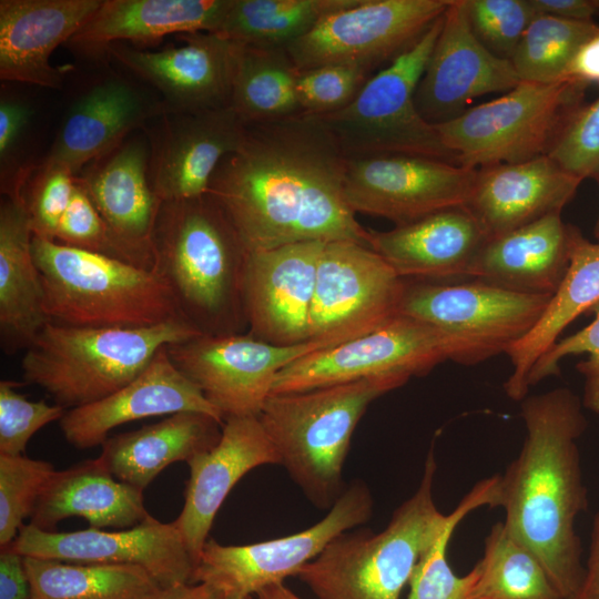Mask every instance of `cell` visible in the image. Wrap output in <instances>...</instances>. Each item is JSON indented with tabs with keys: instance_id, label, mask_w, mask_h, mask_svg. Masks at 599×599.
<instances>
[{
	"instance_id": "obj_24",
	"label": "cell",
	"mask_w": 599,
	"mask_h": 599,
	"mask_svg": "<svg viewBox=\"0 0 599 599\" xmlns=\"http://www.w3.org/2000/svg\"><path fill=\"white\" fill-rule=\"evenodd\" d=\"M187 465L184 505L173 522L196 566L213 520L232 488L256 467L280 465V458L258 417H232L224 420L217 444Z\"/></svg>"
},
{
	"instance_id": "obj_30",
	"label": "cell",
	"mask_w": 599,
	"mask_h": 599,
	"mask_svg": "<svg viewBox=\"0 0 599 599\" xmlns=\"http://www.w3.org/2000/svg\"><path fill=\"white\" fill-rule=\"evenodd\" d=\"M150 516L143 490L116 479L98 457L55 470L37 500L30 524L53 531L63 519L81 517L92 528L125 529Z\"/></svg>"
},
{
	"instance_id": "obj_27",
	"label": "cell",
	"mask_w": 599,
	"mask_h": 599,
	"mask_svg": "<svg viewBox=\"0 0 599 599\" xmlns=\"http://www.w3.org/2000/svg\"><path fill=\"white\" fill-rule=\"evenodd\" d=\"M103 0H1L0 78L58 89L61 69L50 63L99 9Z\"/></svg>"
},
{
	"instance_id": "obj_1",
	"label": "cell",
	"mask_w": 599,
	"mask_h": 599,
	"mask_svg": "<svg viewBox=\"0 0 599 599\" xmlns=\"http://www.w3.org/2000/svg\"><path fill=\"white\" fill-rule=\"evenodd\" d=\"M346 159L318 115L247 124L241 145L214 171L207 194L247 252L303 242L368 245L369 230L345 201Z\"/></svg>"
},
{
	"instance_id": "obj_57",
	"label": "cell",
	"mask_w": 599,
	"mask_h": 599,
	"mask_svg": "<svg viewBox=\"0 0 599 599\" xmlns=\"http://www.w3.org/2000/svg\"><path fill=\"white\" fill-rule=\"evenodd\" d=\"M224 599H250V598L241 597V596H226Z\"/></svg>"
},
{
	"instance_id": "obj_6",
	"label": "cell",
	"mask_w": 599,
	"mask_h": 599,
	"mask_svg": "<svg viewBox=\"0 0 599 599\" xmlns=\"http://www.w3.org/2000/svg\"><path fill=\"white\" fill-rule=\"evenodd\" d=\"M32 255L51 323L142 328L185 321L169 285L154 271L34 235Z\"/></svg>"
},
{
	"instance_id": "obj_15",
	"label": "cell",
	"mask_w": 599,
	"mask_h": 599,
	"mask_svg": "<svg viewBox=\"0 0 599 599\" xmlns=\"http://www.w3.org/2000/svg\"><path fill=\"white\" fill-rule=\"evenodd\" d=\"M324 347L312 341L276 345L244 333L201 334L166 345L176 368L194 383L223 420L258 417L278 373Z\"/></svg>"
},
{
	"instance_id": "obj_43",
	"label": "cell",
	"mask_w": 599,
	"mask_h": 599,
	"mask_svg": "<svg viewBox=\"0 0 599 599\" xmlns=\"http://www.w3.org/2000/svg\"><path fill=\"white\" fill-rule=\"evenodd\" d=\"M596 316L583 328L557 341L534 365L527 384L534 386L548 376L559 373V363L566 356L587 354L588 358L577 364L583 377V408L599 415V303L592 308Z\"/></svg>"
},
{
	"instance_id": "obj_52",
	"label": "cell",
	"mask_w": 599,
	"mask_h": 599,
	"mask_svg": "<svg viewBox=\"0 0 599 599\" xmlns=\"http://www.w3.org/2000/svg\"><path fill=\"white\" fill-rule=\"evenodd\" d=\"M537 13L573 21H593L599 16V0H530Z\"/></svg>"
},
{
	"instance_id": "obj_50",
	"label": "cell",
	"mask_w": 599,
	"mask_h": 599,
	"mask_svg": "<svg viewBox=\"0 0 599 599\" xmlns=\"http://www.w3.org/2000/svg\"><path fill=\"white\" fill-rule=\"evenodd\" d=\"M0 599H30V583L23 556L11 546L0 552Z\"/></svg>"
},
{
	"instance_id": "obj_18",
	"label": "cell",
	"mask_w": 599,
	"mask_h": 599,
	"mask_svg": "<svg viewBox=\"0 0 599 599\" xmlns=\"http://www.w3.org/2000/svg\"><path fill=\"white\" fill-rule=\"evenodd\" d=\"M519 82L511 62L490 53L475 37L466 0H451L415 92L422 116L432 124L449 121L475 99L507 92Z\"/></svg>"
},
{
	"instance_id": "obj_26",
	"label": "cell",
	"mask_w": 599,
	"mask_h": 599,
	"mask_svg": "<svg viewBox=\"0 0 599 599\" xmlns=\"http://www.w3.org/2000/svg\"><path fill=\"white\" fill-rule=\"evenodd\" d=\"M160 113H165L163 104L149 102L128 80L105 79L71 104L40 171L62 170L77 176Z\"/></svg>"
},
{
	"instance_id": "obj_46",
	"label": "cell",
	"mask_w": 599,
	"mask_h": 599,
	"mask_svg": "<svg viewBox=\"0 0 599 599\" xmlns=\"http://www.w3.org/2000/svg\"><path fill=\"white\" fill-rule=\"evenodd\" d=\"M548 155L581 181L599 183V98L583 105Z\"/></svg>"
},
{
	"instance_id": "obj_13",
	"label": "cell",
	"mask_w": 599,
	"mask_h": 599,
	"mask_svg": "<svg viewBox=\"0 0 599 599\" xmlns=\"http://www.w3.org/2000/svg\"><path fill=\"white\" fill-rule=\"evenodd\" d=\"M405 280L368 245L324 244L314 287L308 341L331 348L380 327L399 314Z\"/></svg>"
},
{
	"instance_id": "obj_49",
	"label": "cell",
	"mask_w": 599,
	"mask_h": 599,
	"mask_svg": "<svg viewBox=\"0 0 599 599\" xmlns=\"http://www.w3.org/2000/svg\"><path fill=\"white\" fill-rule=\"evenodd\" d=\"M33 111L22 100L1 95L0 99V166L1 180L8 175L12 159L31 121Z\"/></svg>"
},
{
	"instance_id": "obj_21",
	"label": "cell",
	"mask_w": 599,
	"mask_h": 599,
	"mask_svg": "<svg viewBox=\"0 0 599 599\" xmlns=\"http://www.w3.org/2000/svg\"><path fill=\"white\" fill-rule=\"evenodd\" d=\"M151 145L133 139L102 156L75 183L102 217L125 262L153 271L152 236L162 204L149 170Z\"/></svg>"
},
{
	"instance_id": "obj_28",
	"label": "cell",
	"mask_w": 599,
	"mask_h": 599,
	"mask_svg": "<svg viewBox=\"0 0 599 599\" xmlns=\"http://www.w3.org/2000/svg\"><path fill=\"white\" fill-rule=\"evenodd\" d=\"M580 231L550 214L489 238L474 258L467 278L511 292L552 296L561 285Z\"/></svg>"
},
{
	"instance_id": "obj_35",
	"label": "cell",
	"mask_w": 599,
	"mask_h": 599,
	"mask_svg": "<svg viewBox=\"0 0 599 599\" xmlns=\"http://www.w3.org/2000/svg\"><path fill=\"white\" fill-rule=\"evenodd\" d=\"M234 43L230 105L247 124L302 112L296 95L298 70L286 48Z\"/></svg>"
},
{
	"instance_id": "obj_42",
	"label": "cell",
	"mask_w": 599,
	"mask_h": 599,
	"mask_svg": "<svg viewBox=\"0 0 599 599\" xmlns=\"http://www.w3.org/2000/svg\"><path fill=\"white\" fill-rule=\"evenodd\" d=\"M373 74L352 64H325L298 71L296 95L302 112L322 116L346 108Z\"/></svg>"
},
{
	"instance_id": "obj_2",
	"label": "cell",
	"mask_w": 599,
	"mask_h": 599,
	"mask_svg": "<svg viewBox=\"0 0 599 599\" xmlns=\"http://www.w3.org/2000/svg\"><path fill=\"white\" fill-rule=\"evenodd\" d=\"M581 399L569 388L526 396V439L500 475V505L507 531L542 564L568 599L585 567L577 517L588 508L578 439L587 428Z\"/></svg>"
},
{
	"instance_id": "obj_32",
	"label": "cell",
	"mask_w": 599,
	"mask_h": 599,
	"mask_svg": "<svg viewBox=\"0 0 599 599\" xmlns=\"http://www.w3.org/2000/svg\"><path fill=\"white\" fill-rule=\"evenodd\" d=\"M32 238L24 197L4 196L0 204V345L6 354L26 351L50 323Z\"/></svg>"
},
{
	"instance_id": "obj_25",
	"label": "cell",
	"mask_w": 599,
	"mask_h": 599,
	"mask_svg": "<svg viewBox=\"0 0 599 599\" xmlns=\"http://www.w3.org/2000/svg\"><path fill=\"white\" fill-rule=\"evenodd\" d=\"M582 181L549 155L476 169L465 206L489 238L561 213Z\"/></svg>"
},
{
	"instance_id": "obj_31",
	"label": "cell",
	"mask_w": 599,
	"mask_h": 599,
	"mask_svg": "<svg viewBox=\"0 0 599 599\" xmlns=\"http://www.w3.org/2000/svg\"><path fill=\"white\" fill-rule=\"evenodd\" d=\"M230 0H103L65 43L88 57L122 40L149 41L171 33H216Z\"/></svg>"
},
{
	"instance_id": "obj_53",
	"label": "cell",
	"mask_w": 599,
	"mask_h": 599,
	"mask_svg": "<svg viewBox=\"0 0 599 599\" xmlns=\"http://www.w3.org/2000/svg\"><path fill=\"white\" fill-rule=\"evenodd\" d=\"M568 599H599V510L592 520L589 555L582 580Z\"/></svg>"
},
{
	"instance_id": "obj_7",
	"label": "cell",
	"mask_w": 599,
	"mask_h": 599,
	"mask_svg": "<svg viewBox=\"0 0 599 599\" xmlns=\"http://www.w3.org/2000/svg\"><path fill=\"white\" fill-rule=\"evenodd\" d=\"M186 321L152 327H74L48 323L26 349L23 379L64 409L81 407L132 382L164 346L201 335Z\"/></svg>"
},
{
	"instance_id": "obj_11",
	"label": "cell",
	"mask_w": 599,
	"mask_h": 599,
	"mask_svg": "<svg viewBox=\"0 0 599 599\" xmlns=\"http://www.w3.org/2000/svg\"><path fill=\"white\" fill-rule=\"evenodd\" d=\"M550 298L473 278L460 283L405 280L399 314L455 336L465 349L464 364L473 365L506 354L535 327Z\"/></svg>"
},
{
	"instance_id": "obj_16",
	"label": "cell",
	"mask_w": 599,
	"mask_h": 599,
	"mask_svg": "<svg viewBox=\"0 0 599 599\" xmlns=\"http://www.w3.org/2000/svg\"><path fill=\"white\" fill-rule=\"evenodd\" d=\"M475 169L410 154L346 159L344 196L351 210L405 225L465 205Z\"/></svg>"
},
{
	"instance_id": "obj_12",
	"label": "cell",
	"mask_w": 599,
	"mask_h": 599,
	"mask_svg": "<svg viewBox=\"0 0 599 599\" xmlns=\"http://www.w3.org/2000/svg\"><path fill=\"white\" fill-rule=\"evenodd\" d=\"M373 510L368 486L353 480L327 515L305 530L250 545H222L209 538L190 582L212 585L225 597L250 598L267 586L296 576L335 537L367 522Z\"/></svg>"
},
{
	"instance_id": "obj_19",
	"label": "cell",
	"mask_w": 599,
	"mask_h": 599,
	"mask_svg": "<svg viewBox=\"0 0 599 599\" xmlns=\"http://www.w3.org/2000/svg\"><path fill=\"white\" fill-rule=\"evenodd\" d=\"M325 242L248 252L242 284L248 334L276 345L308 341V316Z\"/></svg>"
},
{
	"instance_id": "obj_55",
	"label": "cell",
	"mask_w": 599,
	"mask_h": 599,
	"mask_svg": "<svg viewBox=\"0 0 599 599\" xmlns=\"http://www.w3.org/2000/svg\"><path fill=\"white\" fill-rule=\"evenodd\" d=\"M258 599H302L283 582L274 583L261 589L257 593Z\"/></svg>"
},
{
	"instance_id": "obj_3",
	"label": "cell",
	"mask_w": 599,
	"mask_h": 599,
	"mask_svg": "<svg viewBox=\"0 0 599 599\" xmlns=\"http://www.w3.org/2000/svg\"><path fill=\"white\" fill-rule=\"evenodd\" d=\"M437 464L430 449L416 491L379 532L353 528L335 537L295 577L317 599H399L422 555L451 525L483 507L499 506L500 475L478 481L448 515L434 501Z\"/></svg>"
},
{
	"instance_id": "obj_22",
	"label": "cell",
	"mask_w": 599,
	"mask_h": 599,
	"mask_svg": "<svg viewBox=\"0 0 599 599\" xmlns=\"http://www.w3.org/2000/svg\"><path fill=\"white\" fill-rule=\"evenodd\" d=\"M164 115L150 144L149 175L154 192L162 201L207 194L222 159L243 142L246 124L231 105Z\"/></svg>"
},
{
	"instance_id": "obj_54",
	"label": "cell",
	"mask_w": 599,
	"mask_h": 599,
	"mask_svg": "<svg viewBox=\"0 0 599 599\" xmlns=\"http://www.w3.org/2000/svg\"><path fill=\"white\" fill-rule=\"evenodd\" d=\"M224 593L205 582L181 583L163 589L158 599H224Z\"/></svg>"
},
{
	"instance_id": "obj_47",
	"label": "cell",
	"mask_w": 599,
	"mask_h": 599,
	"mask_svg": "<svg viewBox=\"0 0 599 599\" xmlns=\"http://www.w3.org/2000/svg\"><path fill=\"white\" fill-rule=\"evenodd\" d=\"M53 241L74 248L124 261L99 212L77 183Z\"/></svg>"
},
{
	"instance_id": "obj_45",
	"label": "cell",
	"mask_w": 599,
	"mask_h": 599,
	"mask_svg": "<svg viewBox=\"0 0 599 599\" xmlns=\"http://www.w3.org/2000/svg\"><path fill=\"white\" fill-rule=\"evenodd\" d=\"M459 524L448 527L422 555L409 579L407 599H467L473 573L458 576L447 560L449 540Z\"/></svg>"
},
{
	"instance_id": "obj_48",
	"label": "cell",
	"mask_w": 599,
	"mask_h": 599,
	"mask_svg": "<svg viewBox=\"0 0 599 599\" xmlns=\"http://www.w3.org/2000/svg\"><path fill=\"white\" fill-rule=\"evenodd\" d=\"M75 189V176L62 171H40L24 202L34 236L54 240L58 225Z\"/></svg>"
},
{
	"instance_id": "obj_20",
	"label": "cell",
	"mask_w": 599,
	"mask_h": 599,
	"mask_svg": "<svg viewBox=\"0 0 599 599\" xmlns=\"http://www.w3.org/2000/svg\"><path fill=\"white\" fill-rule=\"evenodd\" d=\"M180 39L181 44L158 51L118 42L108 53L163 95L165 113L230 105L234 43L214 32L182 33Z\"/></svg>"
},
{
	"instance_id": "obj_17",
	"label": "cell",
	"mask_w": 599,
	"mask_h": 599,
	"mask_svg": "<svg viewBox=\"0 0 599 599\" xmlns=\"http://www.w3.org/2000/svg\"><path fill=\"white\" fill-rule=\"evenodd\" d=\"M9 546L23 557L140 566L163 589L190 582L195 568L174 522H162L152 516L116 531L90 527L62 532L23 525Z\"/></svg>"
},
{
	"instance_id": "obj_40",
	"label": "cell",
	"mask_w": 599,
	"mask_h": 599,
	"mask_svg": "<svg viewBox=\"0 0 599 599\" xmlns=\"http://www.w3.org/2000/svg\"><path fill=\"white\" fill-rule=\"evenodd\" d=\"M54 471L52 464L44 460L0 454L1 548L13 542Z\"/></svg>"
},
{
	"instance_id": "obj_39",
	"label": "cell",
	"mask_w": 599,
	"mask_h": 599,
	"mask_svg": "<svg viewBox=\"0 0 599 599\" xmlns=\"http://www.w3.org/2000/svg\"><path fill=\"white\" fill-rule=\"evenodd\" d=\"M598 30L593 21L538 13L510 59L517 77L532 83L562 81L579 48Z\"/></svg>"
},
{
	"instance_id": "obj_37",
	"label": "cell",
	"mask_w": 599,
	"mask_h": 599,
	"mask_svg": "<svg viewBox=\"0 0 599 599\" xmlns=\"http://www.w3.org/2000/svg\"><path fill=\"white\" fill-rule=\"evenodd\" d=\"M359 0H230L216 33L232 42L286 48L325 17Z\"/></svg>"
},
{
	"instance_id": "obj_9",
	"label": "cell",
	"mask_w": 599,
	"mask_h": 599,
	"mask_svg": "<svg viewBox=\"0 0 599 599\" xmlns=\"http://www.w3.org/2000/svg\"><path fill=\"white\" fill-rule=\"evenodd\" d=\"M443 16L414 45L373 74L346 108L321 116L346 158L410 154L457 164L435 125L422 116L415 103Z\"/></svg>"
},
{
	"instance_id": "obj_5",
	"label": "cell",
	"mask_w": 599,
	"mask_h": 599,
	"mask_svg": "<svg viewBox=\"0 0 599 599\" xmlns=\"http://www.w3.org/2000/svg\"><path fill=\"white\" fill-rule=\"evenodd\" d=\"M408 380L374 376L267 398L258 419L280 465L315 507L331 509L345 490L344 464L369 404Z\"/></svg>"
},
{
	"instance_id": "obj_36",
	"label": "cell",
	"mask_w": 599,
	"mask_h": 599,
	"mask_svg": "<svg viewBox=\"0 0 599 599\" xmlns=\"http://www.w3.org/2000/svg\"><path fill=\"white\" fill-rule=\"evenodd\" d=\"M30 599H158L163 588L142 567L23 557Z\"/></svg>"
},
{
	"instance_id": "obj_38",
	"label": "cell",
	"mask_w": 599,
	"mask_h": 599,
	"mask_svg": "<svg viewBox=\"0 0 599 599\" xmlns=\"http://www.w3.org/2000/svg\"><path fill=\"white\" fill-rule=\"evenodd\" d=\"M467 599H565L539 559L506 529L494 524L483 557L471 568Z\"/></svg>"
},
{
	"instance_id": "obj_41",
	"label": "cell",
	"mask_w": 599,
	"mask_h": 599,
	"mask_svg": "<svg viewBox=\"0 0 599 599\" xmlns=\"http://www.w3.org/2000/svg\"><path fill=\"white\" fill-rule=\"evenodd\" d=\"M470 28L494 55L509 60L538 14L530 0H466Z\"/></svg>"
},
{
	"instance_id": "obj_56",
	"label": "cell",
	"mask_w": 599,
	"mask_h": 599,
	"mask_svg": "<svg viewBox=\"0 0 599 599\" xmlns=\"http://www.w3.org/2000/svg\"><path fill=\"white\" fill-rule=\"evenodd\" d=\"M593 235H595L596 242H599V214L595 224Z\"/></svg>"
},
{
	"instance_id": "obj_23",
	"label": "cell",
	"mask_w": 599,
	"mask_h": 599,
	"mask_svg": "<svg viewBox=\"0 0 599 599\" xmlns=\"http://www.w3.org/2000/svg\"><path fill=\"white\" fill-rule=\"evenodd\" d=\"M182 412L203 413L224 423L199 387L172 363L164 346L128 385L103 399L68 409L59 422L65 440L83 449L102 445L123 424Z\"/></svg>"
},
{
	"instance_id": "obj_29",
	"label": "cell",
	"mask_w": 599,
	"mask_h": 599,
	"mask_svg": "<svg viewBox=\"0 0 599 599\" xmlns=\"http://www.w3.org/2000/svg\"><path fill=\"white\" fill-rule=\"evenodd\" d=\"M487 241L470 211L458 205L389 231L369 230L368 246L403 280L441 281L467 277Z\"/></svg>"
},
{
	"instance_id": "obj_8",
	"label": "cell",
	"mask_w": 599,
	"mask_h": 599,
	"mask_svg": "<svg viewBox=\"0 0 599 599\" xmlns=\"http://www.w3.org/2000/svg\"><path fill=\"white\" fill-rule=\"evenodd\" d=\"M586 89L568 80L520 81L501 97L434 125L458 165L476 170L524 162L550 153L583 108Z\"/></svg>"
},
{
	"instance_id": "obj_14",
	"label": "cell",
	"mask_w": 599,
	"mask_h": 599,
	"mask_svg": "<svg viewBox=\"0 0 599 599\" xmlns=\"http://www.w3.org/2000/svg\"><path fill=\"white\" fill-rule=\"evenodd\" d=\"M450 1L359 0L325 17L286 50L298 71L352 64L375 73L414 45Z\"/></svg>"
},
{
	"instance_id": "obj_34",
	"label": "cell",
	"mask_w": 599,
	"mask_h": 599,
	"mask_svg": "<svg viewBox=\"0 0 599 599\" xmlns=\"http://www.w3.org/2000/svg\"><path fill=\"white\" fill-rule=\"evenodd\" d=\"M599 303V242L582 234L571 253L568 272L535 327L508 348L512 372L504 385L507 396L522 400L527 379L537 361L576 318Z\"/></svg>"
},
{
	"instance_id": "obj_4",
	"label": "cell",
	"mask_w": 599,
	"mask_h": 599,
	"mask_svg": "<svg viewBox=\"0 0 599 599\" xmlns=\"http://www.w3.org/2000/svg\"><path fill=\"white\" fill-rule=\"evenodd\" d=\"M154 268L183 318L202 334L242 333L247 250L209 195L163 201L153 236Z\"/></svg>"
},
{
	"instance_id": "obj_10",
	"label": "cell",
	"mask_w": 599,
	"mask_h": 599,
	"mask_svg": "<svg viewBox=\"0 0 599 599\" xmlns=\"http://www.w3.org/2000/svg\"><path fill=\"white\" fill-rule=\"evenodd\" d=\"M465 362L463 344L424 321L398 314L375 331L313 352L283 368L272 395L304 392L374 376H423L438 364Z\"/></svg>"
},
{
	"instance_id": "obj_51",
	"label": "cell",
	"mask_w": 599,
	"mask_h": 599,
	"mask_svg": "<svg viewBox=\"0 0 599 599\" xmlns=\"http://www.w3.org/2000/svg\"><path fill=\"white\" fill-rule=\"evenodd\" d=\"M564 80L588 87L599 83V30L591 35L572 58Z\"/></svg>"
},
{
	"instance_id": "obj_44",
	"label": "cell",
	"mask_w": 599,
	"mask_h": 599,
	"mask_svg": "<svg viewBox=\"0 0 599 599\" xmlns=\"http://www.w3.org/2000/svg\"><path fill=\"white\" fill-rule=\"evenodd\" d=\"M12 380L0 382V454L23 455L30 438L42 427L60 420L67 409L45 400L32 402Z\"/></svg>"
},
{
	"instance_id": "obj_33",
	"label": "cell",
	"mask_w": 599,
	"mask_h": 599,
	"mask_svg": "<svg viewBox=\"0 0 599 599\" xmlns=\"http://www.w3.org/2000/svg\"><path fill=\"white\" fill-rule=\"evenodd\" d=\"M223 422L196 412H182L139 429L109 436L100 458L120 481L144 490L169 465L189 461L214 447Z\"/></svg>"
}]
</instances>
